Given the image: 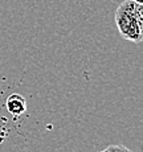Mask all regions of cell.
<instances>
[{"mask_svg":"<svg viewBox=\"0 0 143 152\" xmlns=\"http://www.w3.org/2000/svg\"><path fill=\"white\" fill-rule=\"evenodd\" d=\"M103 151L105 152H133L127 147H125V145H110V147L105 148Z\"/></svg>","mask_w":143,"mask_h":152,"instance_id":"4","label":"cell"},{"mask_svg":"<svg viewBox=\"0 0 143 152\" xmlns=\"http://www.w3.org/2000/svg\"><path fill=\"white\" fill-rule=\"evenodd\" d=\"M134 4L131 0H125L115 11V24L121 36L131 42H141L143 37L141 33L138 20L134 12Z\"/></svg>","mask_w":143,"mask_h":152,"instance_id":"1","label":"cell"},{"mask_svg":"<svg viewBox=\"0 0 143 152\" xmlns=\"http://www.w3.org/2000/svg\"><path fill=\"white\" fill-rule=\"evenodd\" d=\"M101 152H105V151H101Z\"/></svg>","mask_w":143,"mask_h":152,"instance_id":"6","label":"cell"},{"mask_svg":"<svg viewBox=\"0 0 143 152\" xmlns=\"http://www.w3.org/2000/svg\"><path fill=\"white\" fill-rule=\"evenodd\" d=\"M7 110L10 111V114L17 116L21 115L27 110V102L25 98L21 97L20 94H11L7 99Z\"/></svg>","mask_w":143,"mask_h":152,"instance_id":"2","label":"cell"},{"mask_svg":"<svg viewBox=\"0 0 143 152\" xmlns=\"http://www.w3.org/2000/svg\"><path fill=\"white\" fill-rule=\"evenodd\" d=\"M134 12H135L136 20H138V24L139 28H141V33L143 37V5L142 4H134Z\"/></svg>","mask_w":143,"mask_h":152,"instance_id":"3","label":"cell"},{"mask_svg":"<svg viewBox=\"0 0 143 152\" xmlns=\"http://www.w3.org/2000/svg\"><path fill=\"white\" fill-rule=\"evenodd\" d=\"M131 1L136 3V4H142V5H143V0H131Z\"/></svg>","mask_w":143,"mask_h":152,"instance_id":"5","label":"cell"}]
</instances>
